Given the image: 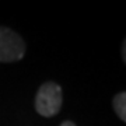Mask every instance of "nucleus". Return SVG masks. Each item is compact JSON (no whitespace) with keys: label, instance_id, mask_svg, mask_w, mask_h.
<instances>
[{"label":"nucleus","instance_id":"5","mask_svg":"<svg viewBox=\"0 0 126 126\" xmlns=\"http://www.w3.org/2000/svg\"><path fill=\"white\" fill-rule=\"evenodd\" d=\"M60 126H76L73 122H70V121H64V122H62L60 123Z\"/></svg>","mask_w":126,"mask_h":126},{"label":"nucleus","instance_id":"1","mask_svg":"<svg viewBox=\"0 0 126 126\" xmlns=\"http://www.w3.org/2000/svg\"><path fill=\"white\" fill-rule=\"evenodd\" d=\"M63 102V93L58 83L46 81L36 91L35 109L41 116L52 118L58 115Z\"/></svg>","mask_w":126,"mask_h":126},{"label":"nucleus","instance_id":"4","mask_svg":"<svg viewBox=\"0 0 126 126\" xmlns=\"http://www.w3.org/2000/svg\"><path fill=\"white\" fill-rule=\"evenodd\" d=\"M122 58H123V62L126 63V38L122 44Z\"/></svg>","mask_w":126,"mask_h":126},{"label":"nucleus","instance_id":"2","mask_svg":"<svg viewBox=\"0 0 126 126\" xmlns=\"http://www.w3.org/2000/svg\"><path fill=\"white\" fill-rule=\"evenodd\" d=\"M25 55V42L16 31L0 27V62L13 63L21 60Z\"/></svg>","mask_w":126,"mask_h":126},{"label":"nucleus","instance_id":"3","mask_svg":"<svg viewBox=\"0 0 126 126\" xmlns=\"http://www.w3.org/2000/svg\"><path fill=\"white\" fill-rule=\"evenodd\" d=\"M112 107H113L115 113L119 116V119L126 123V91L119 93V94H116L113 97Z\"/></svg>","mask_w":126,"mask_h":126}]
</instances>
